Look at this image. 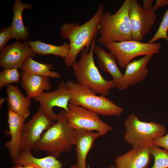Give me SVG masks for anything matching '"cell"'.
Segmentation results:
<instances>
[{"mask_svg":"<svg viewBox=\"0 0 168 168\" xmlns=\"http://www.w3.org/2000/svg\"><path fill=\"white\" fill-rule=\"evenodd\" d=\"M124 139L132 148L148 147L153 145V141L166 133L165 126L154 122L140 120L134 113L125 119Z\"/></svg>","mask_w":168,"mask_h":168,"instance_id":"obj_6","label":"cell"},{"mask_svg":"<svg viewBox=\"0 0 168 168\" xmlns=\"http://www.w3.org/2000/svg\"><path fill=\"white\" fill-rule=\"evenodd\" d=\"M55 123L40 106L32 118L23 125L20 151L33 150L43 132Z\"/></svg>","mask_w":168,"mask_h":168,"instance_id":"obj_9","label":"cell"},{"mask_svg":"<svg viewBox=\"0 0 168 168\" xmlns=\"http://www.w3.org/2000/svg\"><path fill=\"white\" fill-rule=\"evenodd\" d=\"M66 113L63 110L57 114V122L42 133L33 149L35 152L44 151L57 158L63 153L71 151L74 145V130L68 122Z\"/></svg>","mask_w":168,"mask_h":168,"instance_id":"obj_2","label":"cell"},{"mask_svg":"<svg viewBox=\"0 0 168 168\" xmlns=\"http://www.w3.org/2000/svg\"><path fill=\"white\" fill-rule=\"evenodd\" d=\"M12 168H26L24 166L21 165H16Z\"/></svg>","mask_w":168,"mask_h":168,"instance_id":"obj_31","label":"cell"},{"mask_svg":"<svg viewBox=\"0 0 168 168\" xmlns=\"http://www.w3.org/2000/svg\"><path fill=\"white\" fill-rule=\"evenodd\" d=\"M96 39L91 43L89 51L86 48L82 50L79 60L72 66L77 83L89 87L96 94L106 97L110 90L116 88V85L112 80H107L103 77L95 64L93 49Z\"/></svg>","mask_w":168,"mask_h":168,"instance_id":"obj_3","label":"cell"},{"mask_svg":"<svg viewBox=\"0 0 168 168\" xmlns=\"http://www.w3.org/2000/svg\"><path fill=\"white\" fill-rule=\"evenodd\" d=\"M71 97L72 94L66 82L62 81L55 90L44 92L33 99L39 103L40 106L48 116L54 121L57 120L58 117L57 114L53 112V107H60L67 112Z\"/></svg>","mask_w":168,"mask_h":168,"instance_id":"obj_10","label":"cell"},{"mask_svg":"<svg viewBox=\"0 0 168 168\" xmlns=\"http://www.w3.org/2000/svg\"><path fill=\"white\" fill-rule=\"evenodd\" d=\"M150 54L131 62L126 66L124 74V80L129 87L143 81L148 74L147 64L153 56Z\"/></svg>","mask_w":168,"mask_h":168,"instance_id":"obj_19","label":"cell"},{"mask_svg":"<svg viewBox=\"0 0 168 168\" xmlns=\"http://www.w3.org/2000/svg\"><path fill=\"white\" fill-rule=\"evenodd\" d=\"M107 168H116V167H115V166L111 165L108 167Z\"/></svg>","mask_w":168,"mask_h":168,"instance_id":"obj_35","label":"cell"},{"mask_svg":"<svg viewBox=\"0 0 168 168\" xmlns=\"http://www.w3.org/2000/svg\"><path fill=\"white\" fill-rule=\"evenodd\" d=\"M130 2V0H125L113 14L108 11L103 13L98 26L100 36L97 41L101 45L133 40L129 15Z\"/></svg>","mask_w":168,"mask_h":168,"instance_id":"obj_4","label":"cell"},{"mask_svg":"<svg viewBox=\"0 0 168 168\" xmlns=\"http://www.w3.org/2000/svg\"><path fill=\"white\" fill-rule=\"evenodd\" d=\"M36 54L26 42L18 40L6 45L0 53V65L4 69L22 68L26 60Z\"/></svg>","mask_w":168,"mask_h":168,"instance_id":"obj_12","label":"cell"},{"mask_svg":"<svg viewBox=\"0 0 168 168\" xmlns=\"http://www.w3.org/2000/svg\"><path fill=\"white\" fill-rule=\"evenodd\" d=\"M168 5V0H157L154 6H153L152 11L154 12L162 7Z\"/></svg>","mask_w":168,"mask_h":168,"instance_id":"obj_30","label":"cell"},{"mask_svg":"<svg viewBox=\"0 0 168 168\" xmlns=\"http://www.w3.org/2000/svg\"><path fill=\"white\" fill-rule=\"evenodd\" d=\"M6 91L8 109L26 119L30 114L31 99L25 96L17 86L9 85Z\"/></svg>","mask_w":168,"mask_h":168,"instance_id":"obj_18","label":"cell"},{"mask_svg":"<svg viewBox=\"0 0 168 168\" xmlns=\"http://www.w3.org/2000/svg\"><path fill=\"white\" fill-rule=\"evenodd\" d=\"M151 155L149 147L132 148L115 160L116 168H147Z\"/></svg>","mask_w":168,"mask_h":168,"instance_id":"obj_16","label":"cell"},{"mask_svg":"<svg viewBox=\"0 0 168 168\" xmlns=\"http://www.w3.org/2000/svg\"><path fill=\"white\" fill-rule=\"evenodd\" d=\"M129 23L133 40L141 42L150 30L156 18L154 12L145 10L136 0H130Z\"/></svg>","mask_w":168,"mask_h":168,"instance_id":"obj_11","label":"cell"},{"mask_svg":"<svg viewBox=\"0 0 168 168\" xmlns=\"http://www.w3.org/2000/svg\"><path fill=\"white\" fill-rule=\"evenodd\" d=\"M154 0H143V4L142 6L145 10L147 11H153L152 3Z\"/></svg>","mask_w":168,"mask_h":168,"instance_id":"obj_29","label":"cell"},{"mask_svg":"<svg viewBox=\"0 0 168 168\" xmlns=\"http://www.w3.org/2000/svg\"><path fill=\"white\" fill-rule=\"evenodd\" d=\"M103 6L101 4L93 16L80 25L77 23H64L61 26L60 33L64 39L69 40L70 49L68 56L64 59L65 65L72 66L78 54L86 48L89 50L93 41L96 38L98 26L103 13Z\"/></svg>","mask_w":168,"mask_h":168,"instance_id":"obj_1","label":"cell"},{"mask_svg":"<svg viewBox=\"0 0 168 168\" xmlns=\"http://www.w3.org/2000/svg\"><path fill=\"white\" fill-rule=\"evenodd\" d=\"M117 60L119 66L125 68L134 58L137 57L158 53L161 44L149 43L133 40L110 42L103 45Z\"/></svg>","mask_w":168,"mask_h":168,"instance_id":"obj_7","label":"cell"},{"mask_svg":"<svg viewBox=\"0 0 168 168\" xmlns=\"http://www.w3.org/2000/svg\"><path fill=\"white\" fill-rule=\"evenodd\" d=\"M93 52L96 56L99 67L103 71L110 75L116 88L119 91L128 88V87L124 80V74L118 67L115 57L99 45H95Z\"/></svg>","mask_w":168,"mask_h":168,"instance_id":"obj_13","label":"cell"},{"mask_svg":"<svg viewBox=\"0 0 168 168\" xmlns=\"http://www.w3.org/2000/svg\"><path fill=\"white\" fill-rule=\"evenodd\" d=\"M66 83L72 94L69 104L82 106L104 116H119L123 112V108L105 96H97L89 87L71 80Z\"/></svg>","mask_w":168,"mask_h":168,"instance_id":"obj_5","label":"cell"},{"mask_svg":"<svg viewBox=\"0 0 168 168\" xmlns=\"http://www.w3.org/2000/svg\"><path fill=\"white\" fill-rule=\"evenodd\" d=\"M70 168H80L77 167L76 165H72L71 166Z\"/></svg>","mask_w":168,"mask_h":168,"instance_id":"obj_34","label":"cell"},{"mask_svg":"<svg viewBox=\"0 0 168 168\" xmlns=\"http://www.w3.org/2000/svg\"><path fill=\"white\" fill-rule=\"evenodd\" d=\"M98 132L77 129L74 130V145L77 154L76 165L80 168H87L86 160L88 153L96 140L102 136Z\"/></svg>","mask_w":168,"mask_h":168,"instance_id":"obj_15","label":"cell"},{"mask_svg":"<svg viewBox=\"0 0 168 168\" xmlns=\"http://www.w3.org/2000/svg\"><path fill=\"white\" fill-rule=\"evenodd\" d=\"M14 165L31 166L37 168H62L63 164L56 158L48 155L41 158L34 157L31 151H21L17 156L12 159Z\"/></svg>","mask_w":168,"mask_h":168,"instance_id":"obj_21","label":"cell"},{"mask_svg":"<svg viewBox=\"0 0 168 168\" xmlns=\"http://www.w3.org/2000/svg\"><path fill=\"white\" fill-rule=\"evenodd\" d=\"M33 5L29 3H23L20 0H15L12 5L13 16L10 26L12 30V38L26 41L30 36L29 27H25L22 20V15L26 9H31Z\"/></svg>","mask_w":168,"mask_h":168,"instance_id":"obj_20","label":"cell"},{"mask_svg":"<svg viewBox=\"0 0 168 168\" xmlns=\"http://www.w3.org/2000/svg\"><path fill=\"white\" fill-rule=\"evenodd\" d=\"M153 145L159 147H162L168 152V133L155 139Z\"/></svg>","mask_w":168,"mask_h":168,"instance_id":"obj_28","label":"cell"},{"mask_svg":"<svg viewBox=\"0 0 168 168\" xmlns=\"http://www.w3.org/2000/svg\"><path fill=\"white\" fill-rule=\"evenodd\" d=\"M6 99L5 98H2L0 99V107H1L3 103L4 102Z\"/></svg>","mask_w":168,"mask_h":168,"instance_id":"obj_32","label":"cell"},{"mask_svg":"<svg viewBox=\"0 0 168 168\" xmlns=\"http://www.w3.org/2000/svg\"><path fill=\"white\" fill-rule=\"evenodd\" d=\"M168 8L163 17L157 31L148 43H154L157 40L161 39H165L168 41Z\"/></svg>","mask_w":168,"mask_h":168,"instance_id":"obj_26","label":"cell"},{"mask_svg":"<svg viewBox=\"0 0 168 168\" xmlns=\"http://www.w3.org/2000/svg\"><path fill=\"white\" fill-rule=\"evenodd\" d=\"M54 67L52 64L38 62L33 59L31 57H30L26 60L21 69L22 71L30 74L48 77L53 78H60L61 75L59 72L52 71Z\"/></svg>","mask_w":168,"mask_h":168,"instance_id":"obj_23","label":"cell"},{"mask_svg":"<svg viewBox=\"0 0 168 168\" xmlns=\"http://www.w3.org/2000/svg\"><path fill=\"white\" fill-rule=\"evenodd\" d=\"M50 77L21 72V85L25 91L27 97L31 99L41 95L44 91L52 88Z\"/></svg>","mask_w":168,"mask_h":168,"instance_id":"obj_17","label":"cell"},{"mask_svg":"<svg viewBox=\"0 0 168 168\" xmlns=\"http://www.w3.org/2000/svg\"><path fill=\"white\" fill-rule=\"evenodd\" d=\"M26 42L36 54L43 56L53 54L59 56L65 59L68 57L69 53L70 45L66 42L58 46L46 43L40 40H29Z\"/></svg>","mask_w":168,"mask_h":168,"instance_id":"obj_22","label":"cell"},{"mask_svg":"<svg viewBox=\"0 0 168 168\" xmlns=\"http://www.w3.org/2000/svg\"><path fill=\"white\" fill-rule=\"evenodd\" d=\"M24 166L26 168H37L31 166Z\"/></svg>","mask_w":168,"mask_h":168,"instance_id":"obj_33","label":"cell"},{"mask_svg":"<svg viewBox=\"0 0 168 168\" xmlns=\"http://www.w3.org/2000/svg\"><path fill=\"white\" fill-rule=\"evenodd\" d=\"M21 74L16 68L4 69L0 72V89L20 81Z\"/></svg>","mask_w":168,"mask_h":168,"instance_id":"obj_25","label":"cell"},{"mask_svg":"<svg viewBox=\"0 0 168 168\" xmlns=\"http://www.w3.org/2000/svg\"><path fill=\"white\" fill-rule=\"evenodd\" d=\"M66 117L74 130L95 131L102 136L112 130V127L102 120L98 114L81 106L69 104Z\"/></svg>","mask_w":168,"mask_h":168,"instance_id":"obj_8","label":"cell"},{"mask_svg":"<svg viewBox=\"0 0 168 168\" xmlns=\"http://www.w3.org/2000/svg\"><path fill=\"white\" fill-rule=\"evenodd\" d=\"M7 115L8 130L6 131L5 134L10 135L11 138L6 142L5 146L13 159L17 156L20 150L22 128L26 119L9 109Z\"/></svg>","mask_w":168,"mask_h":168,"instance_id":"obj_14","label":"cell"},{"mask_svg":"<svg viewBox=\"0 0 168 168\" xmlns=\"http://www.w3.org/2000/svg\"><path fill=\"white\" fill-rule=\"evenodd\" d=\"M12 38V30L10 26L3 27L0 31V51H1L6 46L8 41Z\"/></svg>","mask_w":168,"mask_h":168,"instance_id":"obj_27","label":"cell"},{"mask_svg":"<svg viewBox=\"0 0 168 168\" xmlns=\"http://www.w3.org/2000/svg\"><path fill=\"white\" fill-rule=\"evenodd\" d=\"M149 149L154 158L151 168H168V152L154 145L150 146Z\"/></svg>","mask_w":168,"mask_h":168,"instance_id":"obj_24","label":"cell"}]
</instances>
